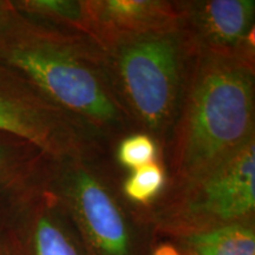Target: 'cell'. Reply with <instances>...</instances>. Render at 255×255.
I'll use <instances>...</instances> for the list:
<instances>
[{"label":"cell","mask_w":255,"mask_h":255,"mask_svg":"<svg viewBox=\"0 0 255 255\" xmlns=\"http://www.w3.org/2000/svg\"><path fill=\"white\" fill-rule=\"evenodd\" d=\"M0 63L102 139L131 124L115 91L107 55L87 34L33 20L14 7L0 30Z\"/></svg>","instance_id":"1"},{"label":"cell","mask_w":255,"mask_h":255,"mask_svg":"<svg viewBox=\"0 0 255 255\" xmlns=\"http://www.w3.org/2000/svg\"><path fill=\"white\" fill-rule=\"evenodd\" d=\"M254 66L194 55L173 128L171 186L202 176L255 139Z\"/></svg>","instance_id":"2"},{"label":"cell","mask_w":255,"mask_h":255,"mask_svg":"<svg viewBox=\"0 0 255 255\" xmlns=\"http://www.w3.org/2000/svg\"><path fill=\"white\" fill-rule=\"evenodd\" d=\"M105 55L115 91L127 114L163 139L176 122L195 55L183 32L178 27L133 38L110 47Z\"/></svg>","instance_id":"3"},{"label":"cell","mask_w":255,"mask_h":255,"mask_svg":"<svg viewBox=\"0 0 255 255\" xmlns=\"http://www.w3.org/2000/svg\"><path fill=\"white\" fill-rule=\"evenodd\" d=\"M255 209V139L218 167L189 182L173 187L158 213L164 231L182 237L248 223Z\"/></svg>","instance_id":"4"},{"label":"cell","mask_w":255,"mask_h":255,"mask_svg":"<svg viewBox=\"0 0 255 255\" xmlns=\"http://www.w3.org/2000/svg\"><path fill=\"white\" fill-rule=\"evenodd\" d=\"M0 131L27 139L60 162H89L101 149L102 138L97 133L1 63Z\"/></svg>","instance_id":"5"},{"label":"cell","mask_w":255,"mask_h":255,"mask_svg":"<svg viewBox=\"0 0 255 255\" xmlns=\"http://www.w3.org/2000/svg\"><path fill=\"white\" fill-rule=\"evenodd\" d=\"M49 182L63 200L88 255H133L127 220L87 161H56Z\"/></svg>","instance_id":"6"},{"label":"cell","mask_w":255,"mask_h":255,"mask_svg":"<svg viewBox=\"0 0 255 255\" xmlns=\"http://www.w3.org/2000/svg\"><path fill=\"white\" fill-rule=\"evenodd\" d=\"M254 0L180 1V28L194 53L254 62Z\"/></svg>","instance_id":"7"},{"label":"cell","mask_w":255,"mask_h":255,"mask_svg":"<svg viewBox=\"0 0 255 255\" xmlns=\"http://www.w3.org/2000/svg\"><path fill=\"white\" fill-rule=\"evenodd\" d=\"M89 37L107 51L116 44L180 27V1L84 0Z\"/></svg>","instance_id":"8"},{"label":"cell","mask_w":255,"mask_h":255,"mask_svg":"<svg viewBox=\"0 0 255 255\" xmlns=\"http://www.w3.org/2000/svg\"><path fill=\"white\" fill-rule=\"evenodd\" d=\"M55 161L27 139L0 131V207L40 182Z\"/></svg>","instance_id":"9"},{"label":"cell","mask_w":255,"mask_h":255,"mask_svg":"<svg viewBox=\"0 0 255 255\" xmlns=\"http://www.w3.org/2000/svg\"><path fill=\"white\" fill-rule=\"evenodd\" d=\"M183 244L190 255H255V233L250 223L184 235Z\"/></svg>","instance_id":"10"},{"label":"cell","mask_w":255,"mask_h":255,"mask_svg":"<svg viewBox=\"0 0 255 255\" xmlns=\"http://www.w3.org/2000/svg\"><path fill=\"white\" fill-rule=\"evenodd\" d=\"M12 4L25 17L89 36L84 0H17Z\"/></svg>","instance_id":"11"},{"label":"cell","mask_w":255,"mask_h":255,"mask_svg":"<svg viewBox=\"0 0 255 255\" xmlns=\"http://www.w3.org/2000/svg\"><path fill=\"white\" fill-rule=\"evenodd\" d=\"M165 181L164 167L155 161L132 170L123 184V191L130 201L146 206L161 193Z\"/></svg>","instance_id":"12"},{"label":"cell","mask_w":255,"mask_h":255,"mask_svg":"<svg viewBox=\"0 0 255 255\" xmlns=\"http://www.w3.org/2000/svg\"><path fill=\"white\" fill-rule=\"evenodd\" d=\"M157 157V145L149 133H132L122 139L117 150V159L123 167L135 170Z\"/></svg>","instance_id":"13"},{"label":"cell","mask_w":255,"mask_h":255,"mask_svg":"<svg viewBox=\"0 0 255 255\" xmlns=\"http://www.w3.org/2000/svg\"><path fill=\"white\" fill-rule=\"evenodd\" d=\"M4 209H5V206L0 207V255H11L7 227H6V222H5Z\"/></svg>","instance_id":"14"},{"label":"cell","mask_w":255,"mask_h":255,"mask_svg":"<svg viewBox=\"0 0 255 255\" xmlns=\"http://www.w3.org/2000/svg\"><path fill=\"white\" fill-rule=\"evenodd\" d=\"M14 12V6L8 0H0V30L5 26Z\"/></svg>","instance_id":"15"},{"label":"cell","mask_w":255,"mask_h":255,"mask_svg":"<svg viewBox=\"0 0 255 255\" xmlns=\"http://www.w3.org/2000/svg\"><path fill=\"white\" fill-rule=\"evenodd\" d=\"M152 255H182L178 250L170 244H161L155 248Z\"/></svg>","instance_id":"16"}]
</instances>
